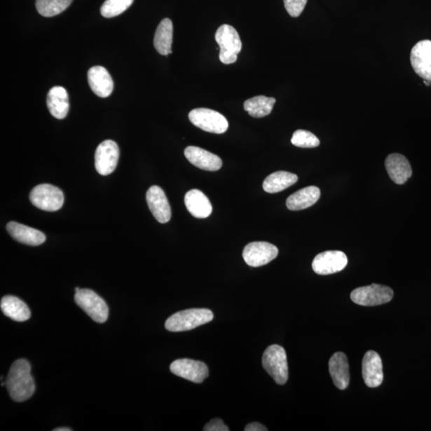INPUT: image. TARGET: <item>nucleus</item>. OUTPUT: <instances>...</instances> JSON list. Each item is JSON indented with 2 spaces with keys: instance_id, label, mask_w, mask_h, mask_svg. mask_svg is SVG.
Here are the masks:
<instances>
[{
  "instance_id": "f257e3e1",
  "label": "nucleus",
  "mask_w": 431,
  "mask_h": 431,
  "mask_svg": "<svg viewBox=\"0 0 431 431\" xmlns=\"http://www.w3.org/2000/svg\"><path fill=\"white\" fill-rule=\"evenodd\" d=\"M11 398L15 402H25L32 397L36 384L31 374V365L25 359L14 362L6 381Z\"/></svg>"
},
{
  "instance_id": "f03ea898",
  "label": "nucleus",
  "mask_w": 431,
  "mask_h": 431,
  "mask_svg": "<svg viewBox=\"0 0 431 431\" xmlns=\"http://www.w3.org/2000/svg\"><path fill=\"white\" fill-rule=\"evenodd\" d=\"M214 320V313L206 308H193L178 312L166 320L165 329L172 332L193 330Z\"/></svg>"
},
{
  "instance_id": "7ed1b4c3",
  "label": "nucleus",
  "mask_w": 431,
  "mask_h": 431,
  "mask_svg": "<svg viewBox=\"0 0 431 431\" xmlns=\"http://www.w3.org/2000/svg\"><path fill=\"white\" fill-rule=\"evenodd\" d=\"M262 364L275 383L284 385L289 378L287 355L284 348L274 344L264 350Z\"/></svg>"
},
{
  "instance_id": "20e7f679",
  "label": "nucleus",
  "mask_w": 431,
  "mask_h": 431,
  "mask_svg": "<svg viewBox=\"0 0 431 431\" xmlns=\"http://www.w3.org/2000/svg\"><path fill=\"white\" fill-rule=\"evenodd\" d=\"M215 39L220 47L221 62L227 65L237 62L242 49V43L237 30L232 26L224 25L217 29Z\"/></svg>"
},
{
  "instance_id": "39448f33",
  "label": "nucleus",
  "mask_w": 431,
  "mask_h": 431,
  "mask_svg": "<svg viewBox=\"0 0 431 431\" xmlns=\"http://www.w3.org/2000/svg\"><path fill=\"white\" fill-rule=\"evenodd\" d=\"M191 122L209 133L221 135L228 129V120L219 112L207 108L194 109L189 114Z\"/></svg>"
},
{
  "instance_id": "423d86ee",
  "label": "nucleus",
  "mask_w": 431,
  "mask_h": 431,
  "mask_svg": "<svg viewBox=\"0 0 431 431\" xmlns=\"http://www.w3.org/2000/svg\"><path fill=\"white\" fill-rule=\"evenodd\" d=\"M394 292L390 287L373 284L360 287L350 293L352 301L362 306H377L392 300Z\"/></svg>"
},
{
  "instance_id": "0eeeda50",
  "label": "nucleus",
  "mask_w": 431,
  "mask_h": 431,
  "mask_svg": "<svg viewBox=\"0 0 431 431\" xmlns=\"http://www.w3.org/2000/svg\"><path fill=\"white\" fill-rule=\"evenodd\" d=\"M30 200L38 209L48 212L60 210L64 203V195L60 189L41 184L34 187L30 193Z\"/></svg>"
},
{
  "instance_id": "6e6552de",
  "label": "nucleus",
  "mask_w": 431,
  "mask_h": 431,
  "mask_svg": "<svg viewBox=\"0 0 431 431\" xmlns=\"http://www.w3.org/2000/svg\"><path fill=\"white\" fill-rule=\"evenodd\" d=\"M74 301L90 317L97 323H105L108 319L109 308L107 303L94 291L80 289L74 295Z\"/></svg>"
},
{
  "instance_id": "1a4fd4ad",
  "label": "nucleus",
  "mask_w": 431,
  "mask_h": 431,
  "mask_svg": "<svg viewBox=\"0 0 431 431\" xmlns=\"http://www.w3.org/2000/svg\"><path fill=\"white\" fill-rule=\"evenodd\" d=\"M279 250L275 245L256 241L245 246L243 258L247 264L251 267H261L271 262L277 258Z\"/></svg>"
},
{
  "instance_id": "9d476101",
  "label": "nucleus",
  "mask_w": 431,
  "mask_h": 431,
  "mask_svg": "<svg viewBox=\"0 0 431 431\" xmlns=\"http://www.w3.org/2000/svg\"><path fill=\"white\" fill-rule=\"evenodd\" d=\"M119 159V149L117 143L107 140L97 146L95 152V168L102 176L112 174L116 169Z\"/></svg>"
},
{
  "instance_id": "9b49d317",
  "label": "nucleus",
  "mask_w": 431,
  "mask_h": 431,
  "mask_svg": "<svg viewBox=\"0 0 431 431\" xmlns=\"http://www.w3.org/2000/svg\"><path fill=\"white\" fill-rule=\"evenodd\" d=\"M175 375L195 383H201L209 376V369L203 362L189 359L177 360L170 365Z\"/></svg>"
},
{
  "instance_id": "f8f14e48",
  "label": "nucleus",
  "mask_w": 431,
  "mask_h": 431,
  "mask_svg": "<svg viewBox=\"0 0 431 431\" xmlns=\"http://www.w3.org/2000/svg\"><path fill=\"white\" fill-rule=\"evenodd\" d=\"M348 264V257L341 251H326L318 254L313 262V268L319 275H330L342 271Z\"/></svg>"
},
{
  "instance_id": "ddd939ff",
  "label": "nucleus",
  "mask_w": 431,
  "mask_h": 431,
  "mask_svg": "<svg viewBox=\"0 0 431 431\" xmlns=\"http://www.w3.org/2000/svg\"><path fill=\"white\" fill-rule=\"evenodd\" d=\"M413 70L424 80L431 82V41L422 40L413 46L411 53Z\"/></svg>"
},
{
  "instance_id": "4468645a",
  "label": "nucleus",
  "mask_w": 431,
  "mask_h": 431,
  "mask_svg": "<svg viewBox=\"0 0 431 431\" xmlns=\"http://www.w3.org/2000/svg\"><path fill=\"white\" fill-rule=\"evenodd\" d=\"M146 201L155 219L160 224H165L171 219V208L163 189L158 186L149 189Z\"/></svg>"
},
{
  "instance_id": "2eb2a0df",
  "label": "nucleus",
  "mask_w": 431,
  "mask_h": 431,
  "mask_svg": "<svg viewBox=\"0 0 431 431\" xmlns=\"http://www.w3.org/2000/svg\"><path fill=\"white\" fill-rule=\"evenodd\" d=\"M362 374L367 387L375 388L383 381V363L381 356L374 350L367 352L362 364Z\"/></svg>"
},
{
  "instance_id": "dca6fc26",
  "label": "nucleus",
  "mask_w": 431,
  "mask_h": 431,
  "mask_svg": "<svg viewBox=\"0 0 431 431\" xmlns=\"http://www.w3.org/2000/svg\"><path fill=\"white\" fill-rule=\"evenodd\" d=\"M185 156L196 167L206 171H217L222 167V160L217 155L197 146L185 149Z\"/></svg>"
},
{
  "instance_id": "f3484780",
  "label": "nucleus",
  "mask_w": 431,
  "mask_h": 431,
  "mask_svg": "<svg viewBox=\"0 0 431 431\" xmlns=\"http://www.w3.org/2000/svg\"><path fill=\"white\" fill-rule=\"evenodd\" d=\"M92 91L100 97H107L112 94L114 82L110 73L103 67H91L88 74Z\"/></svg>"
},
{
  "instance_id": "a211bd4d",
  "label": "nucleus",
  "mask_w": 431,
  "mask_h": 431,
  "mask_svg": "<svg viewBox=\"0 0 431 431\" xmlns=\"http://www.w3.org/2000/svg\"><path fill=\"white\" fill-rule=\"evenodd\" d=\"M385 165L390 179L398 185H404L412 175L411 166L404 155L399 153L389 155L385 160Z\"/></svg>"
},
{
  "instance_id": "6ab92c4d",
  "label": "nucleus",
  "mask_w": 431,
  "mask_h": 431,
  "mask_svg": "<svg viewBox=\"0 0 431 431\" xmlns=\"http://www.w3.org/2000/svg\"><path fill=\"white\" fill-rule=\"evenodd\" d=\"M7 230L11 238L27 245L38 246L43 244L46 240L45 235L42 232L18 222H9Z\"/></svg>"
},
{
  "instance_id": "aec40b11",
  "label": "nucleus",
  "mask_w": 431,
  "mask_h": 431,
  "mask_svg": "<svg viewBox=\"0 0 431 431\" xmlns=\"http://www.w3.org/2000/svg\"><path fill=\"white\" fill-rule=\"evenodd\" d=\"M329 372L336 387L345 390L350 383L349 365L346 355L336 353L329 360Z\"/></svg>"
},
{
  "instance_id": "412c9836",
  "label": "nucleus",
  "mask_w": 431,
  "mask_h": 431,
  "mask_svg": "<svg viewBox=\"0 0 431 431\" xmlns=\"http://www.w3.org/2000/svg\"><path fill=\"white\" fill-rule=\"evenodd\" d=\"M185 204L188 211L200 219L210 217L212 212L209 198L198 189H192L186 194Z\"/></svg>"
},
{
  "instance_id": "4be33fe9",
  "label": "nucleus",
  "mask_w": 431,
  "mask_h": 431,
  "mask_svg": "<svg viewBox=\"0 0 431 431\" xmlns=\"http://www.w3.org/2000/svg\"><path fill=\"white\" fill-rule=\"evenodd\" d=\"M320 198V191L318 187L308 186L298 191L291 195L286 200L287 209L298 211L309 208Z\"/></svg>"
},
{
  "instance_id": "5701e85b",
  "label": "nucleus",
  "mask_w": 431,
  "mask_h": 431,
  "mask_svg": "<svg viewBox=\"0 0 431 431\" xmlns=\"http://www.w3.org/2000/svg\"><path fill=\"white\" fill-rule=\"evenodd\" d=\"M47 104L53 117L57 119L65 118L69 111V97L67 90L62 86H54L48 92Z\"/></svg>"
},
{
  "instance_id": "b1692460",
  "label": "nucleus",
  "mask_w": 431,
  "mask_h": 431,
  "mask_svg": "<svg viewBox=\"0 0 431 431\" xmlns=\"http://www.w3.org/2000/svg\"><path fill=\"white\" fill-rule=\"evenodd\" d=\"M0 307L6 316L15 321L24 322L31 317L30 309L18 297L13 296L3 297Z\"/></svg>"
},
{
  "instance_id": "393cba45",
  "label": "nucleus",
  "mask_w": 431,
  "mask_h": 431,
  "mask_svg": "<svg viewBox=\"0 0 431 431\" xmlns=\"http://www.w3.org/2000/svg\"><path fill=\"white\" fill-rule=\"evenodd\" d=\"M172 34H174V26L172 21L164 19L160 22L156 32H155L153 44L160 55L167 56L172 54Z\"/></svg>"
},
{
  "instance_id": "a878e982",
  "label": "nucleus",
  "mask_w": 431,
  "mask_h": 431,
  "mask_svg": "<svg viewBox=\"0 0 431 431\" xmlns=\"http://www.w3.org/2000/svg\"><path fill=\"white\" fill-rule=\"evenodd\" d=\"M297 181L298 177L296 175L286 171H278L266 178L263 189L267 193H277L294 185Z\"/></svg>"
},
{
  "instance_id": "bb28decb",
  "label": "nucleus",
  "mask_w": 431,
  "mask_h": 431,
  "mask_svg": "<svg viewBox=\"0 0 431 431\" xmlns=\"http://www.w3.org/2000/svg\"><path fill=\"white\" fill-rule=\"evenodd\" d=\"M275 100L274 97L266 96H256L246 100L244 103L245 111L248 112L250 116L260 118L268 116L271 114Z\"/></svg>"
},
{
  "instance_id": "cd10ccee",
  "label": "nucleus",
  "mask_w": 431,
  "mask_h": 431,
  "mask_svg": "<svg viewBox=\"0 0 431 431\" xmlns=\"http://www.w3.org/2000/svg\"><path fill=\"white\" fill-rule=\"evenodd\" d=\"M73 0H36L38 13L44 17H53L61 14Z\"/></svg>"
},
{
  "instance_id": "c85d7f7f",
  "label": "nucleus",
  "mask_w": 431,
  "mask_h": 431,
  "mask_svg": "<svg viewBox=\"0 0 431 431\" xmlns=\"http://www.w3.org/2000/svg\"><path fill=\"white\" fill-rule=\"evenodd\" d=\"M134 0H106L101 8V14L105 18H113L128 10Z\"/></svg>"
},
{
  "instance_id": "c756f323",
  "label": "nucleus",
  "mask_w": 431,
  "mask_h": 431,
  "mask_svg": "<svg viewBox=\"0 0 431 431\" xmlns=\"http://www.w3.org/2000/svg\"><path fill=\"white\" fill-rule=\"evenodd\" d=\"M292 145L301 148H315L320 146V142L317 137L311 132L298 130L293 134Z\"/></svg>"
},
{
  "instance_id": "7c9ffc66",
  "label": "nucleus",
  "mask_w": 431,
  "mask_h": 431,
  "mask_svg": "<svg viewBox=\"0 0 431 431\" xmlns=\"http://www.w3.org/2000/svg\"><path fill=\"white\" fill-rule=\"evenodd\" d=\"M308 0H284L285 7L292 17H299L303 13Z\"/></svg>"
},
{
  "instance_id": "2f4dec72",
  "label": "nucleus",
  "mask_w": 431,
  "mask_h": 431,
  "mask_svg": "<svg viewBox=\"0 0 431 431\" xmlns=\"http://www.w3.org/2000/svg\"><path fill=\"white\" fill-rule=\"evenodd\" d=\"M204 431H228L229 428L223 423L221 419H212L209 423L205 425Z\"/></svg>"
},
{
  "instance_id": "473e14b6",
  "label": "nucleus",
  "mask_w": 431,
  "mask_h": 431,
  "mask_svg": "<svg viewBox=\"0 0 431 431\" xmlns=\"http://www.w3.org/2000/svg\"><path fill=\"white\" fill-rule=\"evenodd\" d=\"M245 431H267L268 429L263 426L262 424L259 423H249V425H247V426L245 428Z\"/></svg>"
},
{
  "instance_id": "72a5a7b5",
  "label": "nucleus",
  "mask_w": 431,
  "mask_h": 431,
  "mask_svg": "<svg viewBox=\"0 0 431 431\" xmlns=\"http://www.w3.org/2000/svg\"><path fill=\"white\" fill-rule=\"evenodd\" d=\"M55 431H71L72 430L70 428H67V427H62V428H57L54 430Z\"/></svg>"
},
{
  "instance_id": "f704fd0d",
  "label": "nucleus",
  "mask_w": 431,
  "mask_h": 431,
  "mask_svg": "<svg viewBox=\"0 0 431 431\" xmlns=\"http://www.w3.org/2000/svg\"><path fill=\"white\" fill-rule=\"evenodd\" d=\"M423 83L424 84H426L427 85H430L431 84V82L427 81V80H423Z\"/></svg>"
},
{
  "instance_id": "c9c22d12",
  "label": "nucleus",
  "mask_w": 431,
  "mask_h": 431,
  "mask_svg": "<svg viewBox=\"0 0 431 431\" xmlns=\"http://www.w3.org/2000/svg\"><path fill=\"white\" fill-rule=\"evenodd\" d=\"M79 290H80L79 287H76V292H78Z\"/></svg>"
}]
</instances>
